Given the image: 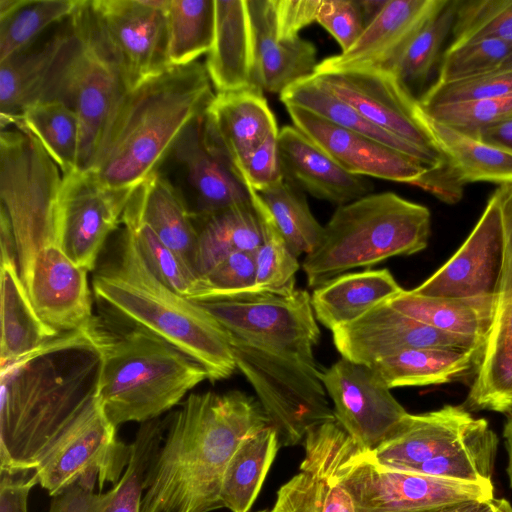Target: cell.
Returning <instances> with one entry per match:
<instances>
[{
  "label": "cell",
  "instance_id": "obj_1",
  "mask_svg": "<svg viewBox=\"0 0 512 512\" xmlns=\"http://www.w3.org/2000/svg\"><path fill=\"white\" fill-rule=\"evenodd\" d=\"M166 420L140 512L224 508L220 493L231 457L243 439L271 425L259 401L239 390L191 393Z\"/></svg>",
  "mask_w": 512,
  "mask_h": 512
},
{
  "label": "cell",
  "instance_id": "obj_2",
  "mask_svg": "<svg viewBox=\"0 0 512 512\" xmlns=\"http://www.w3.org/2000/svg\"><path fill=\"white\" fill-rule=\"evenodd\" d=\"M101 356L85 329L62 333L0 369V467L34 468L98 392Z\"/></svg>",
  "mask_w": 512,
  "mask_h": 512
},
{
  "label": "cell",
  "instance_id": "obj_3",
  "mask_svg": "<svg viewBox=\"0 0 512 512\" xmlns=\"http://www.w3.org/2000/svg\"><path fill=\"white\" fill-rule=\"evenodd\" d=\"M214 97L205 65L197 61L146 79L125 93L89 171L110 188L135 189L157 172Z\"/></svg>",
  "mask_w": 512,
  "mask_h": 512
},
{
  "label": "cell",
  "instance_id": "obj_4",
  "mask_svg": "<svg viewBox=\"0 0 512 512\" xmlns=\"http://www.w3.org/2000/svg\"><path fill=\"white\" fill-rule=\"evenodd\" d=\"M92 289L106 314L186 353L206 369L210 381L226 379L237 369L226 331L197 302L174 292L151 272L126 227L112 258L94 273Z\"/></svg>",
  "mask_w": 512,
  "mask_h": 512
},
{
  "label": "cell",
  "instance_id": "obj_5",
  "mask_svg": "<svg viewBox=\"0 0 512 512\" xmlns=\"http://www.w3.org/2000/svg\"><path fill=\"white\" fill-rule=\"evenodd\" d=\"M117 321L121 328L109 319L94 317L85 328L101 356L99 401L116 428L159 418L195 386L209 380L200 363L172 344Z\"/></svg>",
  "mask_w": 512,
  "mask_h": 512
},
{
  "label": "cell",
  "instance_id": "obj_6",
  "mask_svg": "<svg viewBox=\"0 0 512 512\" xmlns=\"http://www.w3.org/2000/svg\"><path fill=\"white\" fill-rule=\"evenodd\" d=\"M301 471L342 487L356 512H423L494 498L488 482H464L381 465L337 420L309 430Z\"/></svg>",
  "mask_w": 512,
  "mask_h": 512
},
{
  "label": "cell",
  "instance_id": "obj_7",
  "mask_svg": "<svg viewBox=\"0 0 512 512\" xmlns=\"http://www.w3.org/2000/svg\"><path fill=\"white\" fill-rule=\"evenodd\" d=\"M430 233L429 209L392 192L371 193L338 206L320 243L305 255L307 284L315 289L348 270L421 252Z\"/></svg>",
  "mask_w": 512,
  "mask_h": 512
},
{
  "label": "cell",
  "instance_id": "obj_8",
  "mask_svg": "<svg viewBox=\"0 0 512 512\" xmlns=\"http://www.w3.org/2000/svg\"><path fill=\"white\" fill-rule=\"evenodd\" d=\"M62 180L61 170L33 136L15 127L1 129L0 215L12 229L24 285L37 254L59 245Z\"/></svg>",
  "mask_w": 512,
  "mask_h": 512
},
{
  "label": "cell",
  "instance_id": "obj_9",
  "mask_svg": "<svg viewBox=\"0 0 512 512\" xmlns=\"http://www.w3.org/2000/svg\"><path fill=\"white\" fill-rule=\"evenodd\" d=\"M227 336L237 369L253 387L277 431L280 448L303 443L309 430L336 420L314 351Z\"/></svg>",
  "mask_w": 512,
  "mask_h": 512
},
{
  "label": "cell",
  "instance_id": "obj_10",
  "mask_svg": "<svg viewBox=\"0 0 512 512\" xmlns=\"http://www.w3.org/2000/svg\"><path fill=\"white\" fill-rule=\"evenodd\" d=\"M167 1L79 0L70 20L107 56L129 91L171 67Z\"/></svg>",
  "mask_w": 512,
  "mask_h": 512
},
{
  "label": "cell",
  "instance_id": "obj_11",
  "mask_svg": "<svg viewBox=\"0 0 512 512\" xmlns=\"http://www.w3.org/2000/svg\"><path fill=\"white\" fill-rule=\"evenodd\" d=\"M72 28V38L49 74L37 102L58 101L76 113L80 125L78 169L89 171L128 90L110 60Z\"/></svg>",
  "mask_w": 512,
  "mask_h": 512
},
{
  "label": "cell",
  "instance_id": "obj_12",
  "mask_svg": "<svg viewBox=\"0 0 512 512\" xmlns=\"http://www.w3.org/2000/svg\"><path fill=\"white\" fill-rule=\"evenodd\" d=\"M130 457L131 444L117 440L97 392L47 446L34 469L38 483L53 497L86 476L97 477L99 490L106 483L116 485Z\"/></svg>",
  "mask_w": 512,
  "mask_h": 512
},
{
  "label": "cell",
  "instance_id": "obj_13",
  "mask_svg": "<svg viewBox=\"0 0 512 512\" xmlns=\"http://www.w3.org/2000/svg\"><path fill=\"white\" fill-rule=\"evenodd\" d=\"M157 172L174 187L193 220L251 201L249 187L209 135L205 113L182 131Z\"/></svg>",
  "mask_w": 512,
  "mask_h": 512
},
{
  "label": "cell",
  "instance_id": "obj_14",
  "mask_svg": "<svg viewBox=\"0 0 512 512\" xmlns=\"http://www.w3.org/2000/svg\"><path fill=\"white\" fill-rule=\"evenodd\" d=\"M500 205L505 253L493 318L463 407L512 415V181L493 193Z\"/></svg>",
  "mask_w": 512,
  "mask_h": 512
},
{
  "label": "cell",
  "instance_id": "obj_15",
  "mask_svg": "<svg viewBox=\"0 0 512 512\" xmlns=\"http://www.w3.org/2000/svg\"><path fill=\"white\" fill-rule=\"evenodd\" d=\"M323 89L387 132L445 157L427 129L416 99L389 71L345 69L314 73Z\"/></svg>",
  "mask_w": 512,
  "mask_h": 512
},
{
  "label": "cell",
  "instance_id": "obj_16",
  "mask_svg": "<svg viewBox=\"0 0 512 512\" xmlns=\"http://www.w3.org/2000/svg\"><path fill=\"white\" fill-rule=\"evenodd\" d=\"M135 189L110 188L91 171L63 176L59 245L75 264L88 272L95 269L108 237L122 223Z\"/></svg>",
  "mask_w": 512,
  "mask_h": 512
},
{
  "label": "cell",
  "instance_id": "obj_17",
  "mask_svg": "<svg viewBox=\"0 0 512 512\" xmlns=\"http://www.w3.org/2000/svg\"><path fill=\"white\" fill-rule=\"evenodd\" d=\"M320 377L337 422L367 449H375L408 414L371 366L341 357Z\"/></svg>",
  "mask_w": 512,
  "mask_h": 512
},
{
  "label": "cell",
  "instance_id": "obj_18",
  "mask_svg": "<svg viewBox=\"0 0 512 512\" xmlns=\"http://www.w3.org/2000/svg\"><path fill=\"white\" fill-rule=\"evenodd\" d=\"M332 336L341 357L367 366L409 349L482 350L484 346L474 338L443 332L419 322L393 308L389 301L335 328Z\"/></svg>",
  "mask_w": 512,
  "mask_h": 512
},
{
  "label": "cell",
  "instance_id": "obj_19",
  "mask_svg": "<svg viewBox=\"0 0 512 512\" xmlns=\"http://www.w3.org/2000/svg\"><path fill=\"white\" fill-rule=\"evenodd\" d=\"M505 253V233L500 205L494 194L455 254L412 291L442 298L494 296Z\"/></svg>",
  "mask_w": 512,
  "mask_h": 512
},
{
  "label": "cell",
  "instance_id": "obj_20",
  "mask_svg": "<svg viewBox=\"0 0 512 512\" xmlns=\"http://www.w3.org/2000/svg\"><path fill=\"white\" fill-rule=\"evenodd\" d=\"M448 0H387L376 18L346 51L325 58L314 73L345 69L392 71L398 58ZM313 73V74H314Z\"/></svg>",
  "mask_w": 512,
  "mask_h": 512
},
{
  "label": "cell",
  "instance_id": "obj_21",
  "mask_svg": "<svg viewBox=\"0 0 512 512\" xmlns=\"http://www.w3.org/2000/svg\"><path fill=\"white\" fill-rule=\"evenodd\" d=\"M293 125L347 172L412 185L429 168L368 137L337 126L298 106H285Z\"/></svg>",
  "mask_w": 512,
  "mask_h": 512
},
{
  "label": "cell",
  "instance_id": "obj_22",
  "mask_svg": "<svg viewBox=\"0 0 512 512\" xmlns=\"http://www.w3.org/2000/svg\"><path fill=\"white\" fill-rule=\"evenodd\" d=\"M87 273L59 245L34 259L25 287L40 318L59 333L83 330L94 318Z\"/></svg>",
  "mask_w": 512,
  "mask_h": 512
},
{
  "label": "cell",
  "instance_id": "obj_23",
  "mask_svg": "<svg viewBox=\"0 0 512 512\" xmlns=\"http://www.w3.org/2000/svg\"><path fill=\"white\" fill-rule=\"evenodd\" d=\"M166 418L141 423L120 481L105 493L94 492L95 476H86L52 497L49 512H140L146 478L161 447Z\"/></svg>",
  "mask_w": 512,
  "mask_h": 512
},
{
  "label": "cell",
  "instance_id": "obj_24",
  "mask_svg": "<svg viewBox=\"0 0 512 512\" xmlns=\"http://www.w3.org/2000/svg\"><path fill=\"white\" fill-rule=\"evenodd\" d=\"M278 147L285 180L315 198L342 206L373 190L369 180L347 172L294 125L279 130Z\"/></svg>",
  "mask_w": 512,
  "mask_h": 512
},
{
  "label": "cell",
  "instance_id": "obj_25",
  "mask_svg": "<svg viewBox=\"0 0 512 512\" xmlns=\"http://www.w3.org/2000/svg\"><path fill=\"white\" fill-rule=\"evenodd\" d=\"M476 418L463 405L407 414L372 450L384 467L406 471L450 449L467 433Z\"/></svg>",
  "mask_w": 512,
  "mask_h": 512
},
{
  "label": "cell",
  "instance_id": "obj_26",
  "mask_svg": "<svg viewBox=\"0 0 512 512\" xmlns=\"http://www.w3.org/2000/svg\"><path fill=\"white\" fill-rule=\"evenodd\" d=\"M253 40V86L281 94L313 75L317 50L300 36L279 39L272 0H247Z\"/></svg>",
  "mask_w": 512,
  "mask_h": 512
},
{
  "label": "cell",
  "instance_id": "obj_27",
  "mask_svg": "<svg viewBox=\"0 0 512 512\" xmlns=\"http://www.w3.org/2000/svg\"><path fill=\"white\" fill-rule=\"evenodd\" d=\"M205 126L237 173L252 152L278 131L267 100L257 88L215 94L205 112Z\"/></svg>",
  "mask_w": 512,
  "mask_h": 512
},
{
  "label": "cell",
  "instance_id": "obj_28",
  "mask_svg": "<svg viewBox=\"0 0 512 512\" xmlns=\"http://www.w3.org/2000/svg\"><path fill=\"white\" fill-rule=\"evenodd\" d=\"M215 27L205 68L217 93L255 88L247 0H214Z\"/></svg>",
  "mask_w": 512,
  "mask_h": 512
},
{
  "label": "cell",
  "instance_id": "obj_29",
  "mask_svg": "<svg viewBox=\"0 0 512 512\" xmlns=\"http://www.w3.org/2000/svg\"><path fill=\"white\" fill-rule=\"evenodd\" d=\"M127 206L196 274V225L180 195L159 172L134 190Z\"/></svg>",
  "mask_w": 512,
  "mask_h": 512
},
{
  "label": "cell",
  "instance_id": "obj_30",
  "mask_svg": "<svg viewBox=\"0 0 512 512\" xmlns=\"http://www.w3.org/2000/svg\"><path fill=\"white\" fill-rule=\"evenodd\" d=\"M403 290L388 269H367L342 274L315 288L311 304L317 321L332 331Z\"/></svg>",
  "mask_w": 512,
  "mask_h": 512
},
{
  "label": "cell",
  "instance_id": "obj_31",
  "mask_svg": "<svg viewBox=\"0 0 512 512\" xmlns=\"http://www.w3.org/2000/svg\"><path fill=\"white\" fill-rule=\"evenodd\" d=\"M0 369L28 355L60 334L33 307L16 258L1 259Z\"/></svg>",
  "mask_w": 512,
  "mask_h": 512
},
{
  "label": "cell",
  "instance_id": "obj_32",
  "mask_svg": "<svg viewBox=\"0 0 512 512\" xmlns=\"http://www.w3.org/2000/svg\"><path fill=\"white\" fill-rule=\"evenodd\" d=\"M73 35L68 18L61 30L36 48H28L0 62L1 129L26 107L37 102L49 74Z\"/></svg>",
  "mask_w": 512,
  "mask_h": 512
},
{
  "label": "cell",
  "instance_id": "obj_33",
  "mask_svg": "<svg viewBox=\"0 0 512 512\" xmlns=\"http://www.w3.org/2000/svg\"><path fill=\"white\" fill-rule=\"evenodd\" d=\"M280 100L284 106L301 107L337 126L408 155L429 169L437 167L447 160L446 157L430 153L375 125L353 107L323 89L311 76L286 88L280 94Z\"/></svg>",
  "mask_w": 512,
  "mask_h": 512
},
{
  "label": "cell",
  "instance_id": "obj_34",
  "mask_svg": "<svg viewBox=\"0 0 512 512\" xmlns=\"http://www.w3.org/2000/svg\"><path fill=\"white\" fill-rule=\"evenodd\" d=\"M482 350L416 348L399 352L371 367L391 389L444 384L477 370Z\"/></svg>",
  "mask_w": 512,
  "mask_h": 512
},
{
  "label": "cell",
  "instance_id": "obj_35",
  "mask_svg": "<svg viewBox=\"0 0 512 512\" xmlns=\"http://www.w3.org/2000/svg\"><path fill=\"white\" fill-rule=\"evenodd\" d=\"M198 241L194 268L198 277L238 251L255 252L262 243V225L251 201L193 220Z\"/></svg>",
  "mask_w": 512,
  "mask_h": 512
},
{
  "label": "cell",
  "instance_id": "obj_36",
  "mask_svg": "<svg viewBox=\"0 0 512 512\" xmlns=\"http://www.w3.org/2000/svg\"><path fill=\"white\" fill-rule=\"evenodd\" d=\"M389 304L437 330L471 337L484 344L492 323L494 296L442 298L403 290Z\"/></svg>",
  "mask_w": 512,
  "mask_h": 512
},
{
  "label": "cell",
  "instance_id": "obj_37",
  "mask_svg": "<svg viewBox=\"0 0 512 512\" xmlns=\"http://www.w3.org/2000/svg\"><path fill=\"white\" fill-rule=\"evenodd\" d=\"M279 448L272 425L242 440L224 472L220 493L223 507L231 512H250Z\"/></svg>",
  "mask_w": 512,
  "mask_h": 512
},
{
  "label": "cell",
  "instance_id": "obj_38",
  "mask_svg": "<svg viewBox=\"0 0 512 512\" xmlns=\"http://www.w3.org/2000/svg\"><path fill=\"white\" fill-rule=\"evenodd\" d=\"M421 112L438 149L465 184L476 181L502 184L512 181V151L437 122L422 109Z\"/></svg>",
  "mask_w": 512,
  "mask_h": 512
},
{
  "label": "cell",
  "instance_id": "obj_39",
  "mask_svg": "<svg viewBox=\"0 0 512 512\" xmlns=\"http://www.w3.org/2000/svg\"><path fill=\"white\" fill-rule=\"evenodd\" d=\"M7 127H15L33 136L63 176L79 171V120L65 104L58 101L33 103L12 118Z\"/></svg>",
  "mask_w": 512,
  "mask_h": 512
},
{
  "label": "cell",
  "instance_id": "obj_40",
  "mask_svg": "<svg viewBox=\"0 0 512 512\" xmlns=\"http://www.w3.org/2000/svg\"><path fill=\"white\" fill-rule=\"evenodd\" d=\"M498 437L483 418H476L463 438L444 453L406 470L464 482L491 481Z\"/></svg>",
  "mask_w": 512,
  "mask_h": 512
},
{
  "label": "cell",
  "instance_id": "obj_41",
  "mask_svg": "<svg viewBox=\"0 0 512 512\" xmlns=\"http://www.w3.org/2000/svg\"><path fill=\"white\" fill-rule=\"evenodd\" d=\"M170 66L193 63L214 38V0H168L165 8Z\"/></svg>",
  "mask_w": 512,
  "mask_h": 512
},
{
  "label": "cell",
  "instance_id": "obj_42",
  "mask_svg": "<svg viewBox=\"0 0 512 512\" xmlns=\"http://www.w3.org/2000/svg\"><path fill=\"white\" fill-rule=\"evenodd\" d=\"M292 253H311L320 243L324 226L312 214L303 190L284 179L255 191Z\"/></svg>",
  "mask_w": 512,
  "mask_h": 512
},
{
  "label": "cell",
  "instance_id": "obj_43",
  "mask_svg": "<svg viewBox=\"0 0 512 512\" xmlns=\"http://www.w3.org/2000/svg\"><path fill=\"white\" fill-rule=\"evenodd\" d=\"M79 0H22L0 17V62L30 48L49 26L67 20Z\"/></svg>",
  "mask_w": 512,
  "mask_h": 512
},
{
  "label": "cell",
  "instance_id": "obj_44",
  "mask_svg": "<svg viewBox=\"0 0 512 512\" xmlns=\"http://www.w3.org/2000/svg\"><path fill=\"white\" fill-rule=\"evenodd\" d=\"M249 189L262 225V243L255 251L254 291L290 295L296 290V273L300 268L298 257L288 247L255 191Z\"/></svg>",
  "mask_w": 512,
  "mask_h": 512
},
{
  "label": "cell",
  "instance_id": "obj_45",
  "mask_svg": "<svg viewBox=\"0 0 512 512\" xmlns=\"http://www.w3.org/2000/svg\"><path fill=\"white\" fill-rule=\"evenodd\" d=\"M456 7L457 0L448 1L411 40L392 68L391 72L412 95L413 87L423 84L436 64L452 31Z\"/></svg>",
  "mask_w": 512,
  "mask_h": 512
},
{
  "label": "cell",
  "instance_id": "obj_46",
  "mask_svg": "<svg viewBox=\"0 0 512 512\" xmlns=\"http://www.w3.org/2000/svg\"><path fill=\"white\" fill-rule=\"evenodd\" d=\"M122 224L133 235L151 272L171 290L187 298L198 279L196 274L128 206Z\"/></svg>",
  "mask_w": 512,
  "mask_h": 512
},
{
  "label": "cell",
  "instance_id": "obj_47",
  "mask_svg": "<svg viewBox=\"0 0 512 512\" xmlns=\"http://www.w3.org/2000/svg\"><path fill=\"white\" fill-rule=\"evenodd\" d=\"M272 512H356L349 494L312 472L301 471L277 491Z\"/></svg>",
  "mask_w": 512,
  "mask_h": 512
},
{
  "label": "cell",
  "instance_id": "obj_48",
  "mask_svg": "<svg viewBox=\"0 0 512 512\" xmlns=\"http://www.w3.org/2000/svg\"><path fill=\"white\" fill-rule=\"evenodd\" d=\"M512 67V43L482 39L449 45L443 54L437 82L467 79Z\"/></svg>",
  "mask_w": 512,
  "mask_h": 512
},
{
  "label": "cell",
  "instance_id": "obj_49",
  "mask_svg": "<svg viewBox=\"0 0 512 512\" xmlns=\"http://www.w3.org/2000/svg\"><path fill=\"white\" fill-rule=\"evenodd\" d=\"M450 45L482 39L512 43V0H457Z\"/></svg>",
  "mask_w": 512,
  "mask_h": 512
},
{
  "label": "cell",
  "instance_id": "obj_50",
  "mask_svg": "<svg viewBox=\"0 0 512 512\" xmlns=\"http://www.w3.org/2000/svg\"><path fill=\"white\" fill-rule=\"evenodd\" d=\"M255 282V252L238 251L231 253L198 277L187 299L198 302L254 291Z\"/></svg>",
  "mask_w": 512,
  "mask_h": 512
},
{
  "label": "cell",
  "instance_id": "obj_51",
  "mask_svg": "<svg viewBox=\"0 0 512 512\" xmlns=\"http://www.w3.org/2000/svg\"><path fill=\"white\" fill-rule=\"evenodd\" d=\"M512 95V67L452 81L435 82L419 99L421 108Z\"/></svg>",
  "mask_w": 512,
  "mask_h": 512
},
{
  "label": "cell",
  "instance_id": "obj_52",
  "mask_svg": "<svg viewBox=\"0 0 512 512\" xmlns=\"http://www.w3.org/2000/svg\"><path fill=\"white\" fill-rule=\"evenodd\" d=\"M421 109L437 122L471 133L482 127L512 121V95Z\"/></svg>",
  "mask_w": 512,
  "mask_h": 512
},
{
  "label": "cell",
  "instance_id": "obj_53",
  "mask_svg": "<svg viewBox=\"0 0 512 512\" xmlns=\"http://www.w3.org/2000/svg\"><path fill=\"white\" fill-rule=\"evenodd\" d=\"M316 22L333 36L341 52L348 50L365 29L359 0H321Z\"/></svg>",
  "mask_w": 512,
  "mask_h": 512
},
{
  "label": "cell",
  "instance_id": "obj_54",
  "mask_svg": "<svg viewBox=\"0 0 512 512\" xmlns=\"http://www.w3.org/2000/svg\"><path fill=\"white\" fill-rule=\"evenodd\" d=\"M278 131L271 133L248 157L238 174L254 191H261L284 181L278 147Z\"/></svg>",
  "mask_w": 512,
  "mask_h": 512
},
{
  "label": "cell",
  "instance_id": "obj_55",
  "mask_svg": "<svg viewBox=\"0 0 512 512\" xmlns=\"http://www.w3.org/2000/svg\"><path fill=\"white\" fill-rule=\"evenodd\" d=\"M36 484L34 468L0 467V512H28L29 492Z\"/></svg>",
  "mask_w": 512,
  "mask_h": 512
},
{
  "label": "cell",
  "instance_id": "obj_56",
  "mask_svg": "<svg viewBox=\"0 0 512 512\" xmlns=\"http://www.w3.org/2000/svg\"><path fill=\"white\" fill-rule=\"evenodd\" d=\"M279 39L299 36V31L316 21L321 0H272Z\"/></svg>",
  "mask_w": 512,
  "mask_h": 512
},
{
  "label": "cell",
  "instance_id": "obj_57",
  "mask_svg": "<svg viewBox=\"0 0 512 512\" xmlns=\"http://www.w3.org/2000/svg\"><path fill=\"white\" fill-rule=\"evenodd\" d=\"M412 185L431 193L447 204H455L462 198L466 184L452 164L446 160L443 164L428 169Z\"/></svg>",
  "mask_w": 512,
  "mask_h": 512
},
{
  "label": "cell",
  "instance_id": "obj_58",
  "mask_svg": "<svg viewBox=\"0 0 512 512\" xmlns=\"http://www.w3.org/2000/svg\"><path fill=\"white\" fill-rule=\"evenodd\" d=\"M468 134L483 142L512 151V121L482 127Z\"/></svg>",
  "mask_w": 512,
  "mask_h": 512
},
{
  "label": "cell",
  "instance_id": "obj_59",
  "mask_svg": "<svg viewBox=\"0 0 512 512\" xmlns=\"http://www.w3.org/2000/svg\"><path fill=\"white\" fill-rule=\"evenodd\" d=\"M365 27L381 12L387 0H359Z\"/></svg>",
  "mask_w": 512,
  "mask_h": 512
},
{
  "label": "cell",
  "instance_id": "obj_60",
  "mask_svg": "<svg viewBox=\"0 0 512 512\" xmlns=\"http://www.w3.org/2000/svg\"><path fill=\"white\" fill-rule=\"evenodd\" d=\"M503 438L508 454L507 475L512 488V415H509L503 428Z\"/></svg>",
  "mask_w": 512,
  "mask_h": 512
},
{
  "label": "cell",
  "instance_id": "obj_61",
  "mask_svg": "<svg viewBox=\"0 0 512 512\" xmlns=\"http://www.w3.org/2000/svg\"><path fill=\"white\" fill-rule=\"evenodd\" d=\"M493 499L489 501H471L463 503L456 512H488L492 507Z\"/></svg>",
  "mask_w": 512,
  "mask_h": 512
},
{
  "label": "cell",
  "instance_id": "obj_62",
  "mask_svg": "<svg viewBox=\"0 0 512 512\" xmlns=\"http://www.w3.org/2000/svg\"><path fill=\"white\" fill-rule=\"evenodd\" d=\"M488 512H512V506L508 500L494 497L492 507Z\"/></svg>",
  "mask_w": 512,
  "mask_h": 512
},
{
  "label": "cell",
  "instance_id": "obj_63",
  "mask_svg": "<svg viewBox=\"0 0 512 512\" xmlns=\"http://www.w3.org/2000/svg\"><path fill=\"white\" fill-rule=\"evenodd\" d=\"M462 504L439 508V509H434V510L423 511V512H456Z\"/></svg>",
  "mask_w": 512,
  "mask_h": 512
},
{
  "label": "cell",
  "instance_id": "obj_64",
  "mask_svg": "<svg viewBox=\"0 0 512 512\" xmlns=\"http://www.w3.org/2000/svg\"><path fill=\"white\" fill-rule=\"evenodd\" d=\"M254 512H272L271 509L268 510V509H262V510H258V511H254Z\"/></svg>",
  "mask_w": 512,
  "mask_h": 512
}]
</instances>
